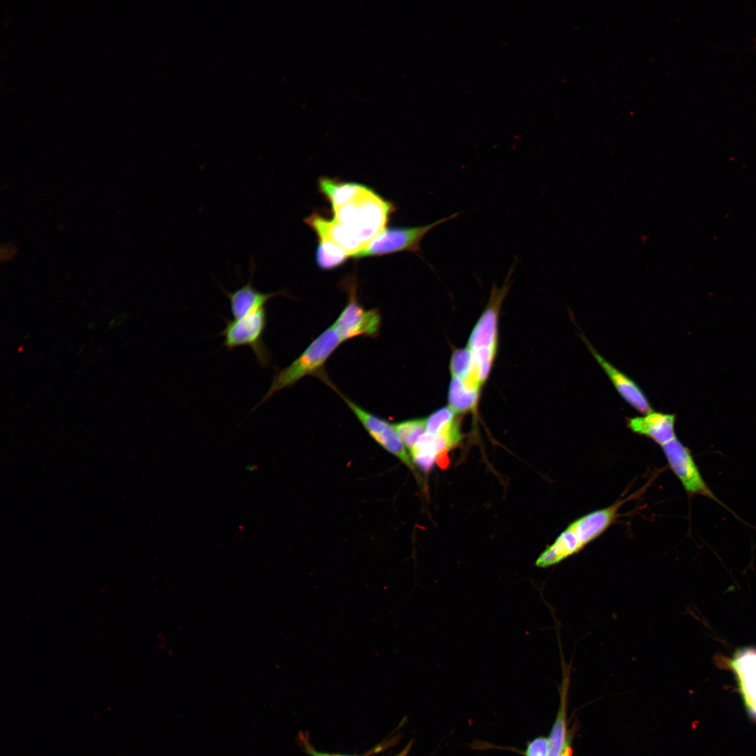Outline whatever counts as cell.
I'll use <instances>...</instances> for the list:
<instances>
[{
  "label": "cell",
  "mask_w": 756,
  "mask_h": 756,
  "mask_svg": "<svg viewBox=\"0 0 756 756\" xmlns=\"http://www.w3.org/2000/svg\"><path fill=\"white\" fill-rule=\"evenodd\" d=\"M340 395L349 409L354 412L365 429L374 440L383 448L394 455L412 470L414 465L411 456L396 433L393 424L385 419L376 416L358 405L354 401L344 396L331 384H328Z\"/></svg>",
  "instance_id": "cell-8"
},
{
  "label": "cell",
  "mask_w": 756,
  "mask_h": 756,
  "mask_svg": "<svg viewBox=\"0 0 756 756\" xmlns=\"http://www.w3.org/2000/svg\"><path fill=\"white\" fill-rule=\"evenodd\" d=\"M627 427L634 433L647 437L661 447L676 438V415L654 412L628 418Z\"/></svg>",
  "instance_id": "cell-11"
},
{
  "label": "cell",
  "mask_w": 756,
  "mask_h": 756,
  "mask_svg": "<svg viewBox=\"0 0 756 756\" xmlns=\"http://www.w3.org/2000/svg\"><path fill=\"white\" fill-rule=\"evenodd\" d=\"M625 500L617 501L573 521L540 554L535 565L539 568L549 567L580 552L603 534L615 522L619 508Z\"/></svg>",
  "instance_id": "cell-2"
},
{
  "label": "cell",
  "mask_w": 756,
  "mask_h": 756,
  "mask_svg": "<svg viewBox=\"0 0 756 756\" xmlns=\"http://www.w3.org/2000/svg\"><path fill=\"white\" fill-rule=\"evenodd\" d=\"M18 253L17 246L12 242L6 243L1 246L0 258L2 261H8L13 259Z\"/></svg>",
  "instance_id": "cell-17"
},
{
  "label": "cell",
  "mask_w": 756,
  "mask_h": 756,
  "mask_svg": "<svg viewBox=\"0 0 756 756\" xmlns=\"http://www.w3.org/2000/svg\"><path fill=\"white\" fill-rule=\"evenodd\" d=\"M352 280L346 288L348 302L332 325L342 342L357 337H375L382 324V316L377 309H367L358 301L356 285Z\"/></svg>",
  "instance_id": "cell-6"
},
{
  "label": "cell",
  "mask_w": 756,
  "mask_h": 756,
  "mask_svg": "<svg viewBox=\"0 0 756 756\" xmlns=\"http://www.w3.org/2000/svg\"><path fill=\"white\" fill-rule=\"evenodd\" d=\"M548 756H563L569 747L566 742L564 708H561L549 738Z\"/></svg>",
  "instance_id": "cell-15"
},
{
  "label": "cell",
  "mask_w": 756,
  "mask_h": 756,
  "mask_svg": "<svg viewBox=\"0 0 756 756\" xmlns=\"http://www.w3.org/2000/svg\"><path fill=\"white\" fill-rule=\"evenodd\" d=\"M459 215L460 213L456 212L424 225L386 227L365 249L353 258L359 259L404 251L417 253L420 251L422 239L428 232Z\"/></svg>",
  "instance_id": "cell-5"
},
{
  "label": "cell",
  "mask_w": 756,
  "mask_h": 756,
  "mask_svg": "<svg viewBox=\"0 0 756 756\" xmlns=\"http://www.w3.org/2000/svg\"><path fill=\"white\" fill-rule=\"evenodd\" d=\"M315 260L323 270H331L342 265L349 255L335 243L328 240H318Z\"/></svg>",
  "instance_id": "cell-13"
},
{
  "label": "cell",
  "mask_w": 756,
  "mask_h": 756,
  "mask_svg": "<svg viewBox=\"0 0 756 756\" xmlns=\"http://www.w3.org/2000/svg\"><path fill=\"white\" fill-rule=\"evenodd\" d=\"M731 666L736 676L748 713L756 721V649L749 648L738 650Z\"/></svg>",
  "instance_id": "cell-10"
},
{
  "label": "cell",
  "mask_w": 756,
  "mask_h": 756,
  "mask_svg": "<svg viewBox=\"0 0 756 756\" xmlns=\"http://www.w3.org/2000/svg\"><path fill=\"white\" fill-rule=\"evenodd\" d=\"M571 754H572V750H571V748H570V747H568V748L566 749V752H564V754L563 755V756H571Z\"/></svg>",
  "instance_id": "cell-19"
},
{
  "label": "cell",
  "mask_w": 756,
  "mask_h": 756,
  "mask_svg": "<svg viewBox=\"0 0 756 756\" xmlns=\"http://www.w3.org/2000/svg\"><path fill=\"white\" fill-rule=\"evenodd\" d=\"M590 353L606 372L620 396L632 407L641 414H648L653 409L648 397L640 386L629 377L619 370L606 360L589 342L584 335H581Z\"/></svg>",
  "instance_id": "cell-9"
},
{
  "label": "cell",
  "mask_w": 756,
  "mask_h": 756,
  "mask_svg": "<svg viewBox=\"0 0 756 756\" xmlns=\"http://www.w3.org/2000/svg\"><path fill=\"white\" fill-rule=\"evenodd\" d=\"M395 210L393 202L368 186L356 197L333 210L332 218L313 213L304 222L318 240L335 243L353 258L386 227Z\"/></svg>",
  "instance_id": "cell-1"
},
{
  "label": "cell",
  "mask_w": 756,
  "mask_h": 756,
  "mask_svg": "<svg viewBox=\"0 0 756 756\" xmlns=\"http://www.w3.org/2000/svg\"><path fill=\"white\" fill-rule=\"evenodd\" d=\"M318 186L319 192L329 202L332 211L352 200L368 187L358 183L327 176L319 178Z\"/></svg>",
  "instance_id": "cell-12"
},
{
  "label": "cell",
  "mask_w": 756,
  "mask_h": 756,
  "mask_svg": "<svg viewBox=\"0 0 756 756\" xmlns=\"http://www.w3.org/2000/svg\"><path fill=\"white\" fill-rule=\"evenodd\" d=\"M549 741L539 737L531 741L526 750V756H548Z\"/></svg>",
  "instance_id": "cell-16"
},
{
  "label": "cell",
  "mask_w": 756,
  "mask_h": 756,
  "mask_svg": "<svg viewBox=\"0 0 756 756\" xmlns=\"http://www.w3.org/2000/svg\"><path fill=\"white\" fill-rule=\"evenodd\" d=\"M304 748H305V750H306V751L307 752V753H309V755H310L311 756H346V755H334V754H328V753H326V752H318V751H316V750L315 749H314V748H312V746H310L309 744H308L307 743H304Z\"/></svg>",
  "instance_id": "cell-18"
},
{
  "label": "cell",
  "mask_w": 756,
  "mask_h": 756,
  "mask_svg": "<svg viewBox=\"0 0 756 756\" xmlns=\"http://www.w3.org/2000/svg\"><path fill=\"white\" fill-rule=\"evenodd\" d=\"M399 438L410 450L426 432L425 419H414L393 424Z\"/></svg>",
  "instance_id": "cell-14"
},
{
  "label": "cell",
  "mask_w": 756,
  "mask_h": 756,
  "mask_svg": "<svg viewBox=\"0 0 756 756\" xmlns=\"http://www.w3.org/2000/svg\"><path fill=\"white\" fill-rule=\"evenodd\" d=\"M342 343L332 326L324 330L289 365L276 372L269 390L255 408L270 400L278 391L292 387L306 376H316L322 381L326 380V363Z\"/></svg>",
  "instance_id": "cell-3"
},
{
  "label": "cell",
  "mask_w": 756,
  "mask_h": 756,
  "mask_svg": "<svg viewBox=\"0 0 756 756\" xmlns=\"http://www.w3.org/2000/svg\"><path fill=\"white\" fill-rule=\"evenodd\" d=\"M662 448L669 467L682 484L685 491L690 497L695 496L707 497L722 505L732 514H734V512L727 506L724 505L710 489L704 479L688 447L685 446L677 438H676L662 446Z\"/></svg>",
  "instance_id": "cell-7"
},
{
  "label": "cell",
  "mask_w": 756,
  "mask_h": 756,
  "mask_svg": "<svg viewBox=\"0 0 756 756\" xmlns=\"http://www.w3.org/2000/svg\"><path fill=\"white\" fill-rule=\"evenodd\" d=\"M398 756H405V752H402L401 755H400Z\"/></svg>",
  "instance_id": "cell-20"
},
{
  "label": "cell",
  "mask_w": 756,
  "mask_h": 756,
  "mask_svg": "<svg viewBox=\"0 0 756 756\" xmlns=\"http://www.w3.org/2000/svg\"><path fill=\"white\" fill-rule=\"evenodd\" d=\"M224 321L225 326L219 335L224 337L223 346L228 351L248 346L262 367L270 364V354L263 341L267 323L266 305L251 308L237 318Z\"/></svg>",
  "instance_id": "cell-4"
}]
</instances>
